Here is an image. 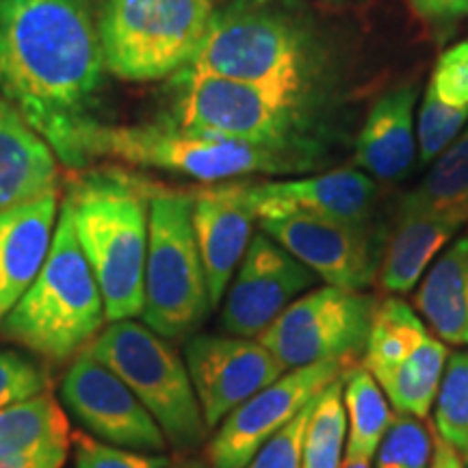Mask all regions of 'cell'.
I'll use <instances>...</instances> for the list:
<instances>
[{"instance_id":"cell-3","label":"cell","mask_w":468,"mask_h":468,"mask_svg":"<svg viewBox=\"0 0 468 468\" xmlns=\"http://www.w3.org/2000/svg\"><path fill=\"white\" fill-rule=\"evenodd\" d=\"M104 324L101 286L76 239L68 202H63L48 259L22 300L0 321V335L46 362H66L90 347Z\"/></svg>"},{"instance_id":"cell-27","label":"cell","mask_w":468,"mask_h":468,"mask_svg":"<svg viewBox=\"0 0 468 468\" xmlns=\"http://www.w3.org/2000/svg\"><path fill=\"white\" fill-rule=\"evenodd\" d=\"M343 403L349 420L347 460L373 462L395 414L384 390L365 367H345L343 371Z\"/></svg>"},{"instance_id":"cell-32","label":"cell","mask_w":468,"mask_h":468,"mask_svg":"<svg viewBox=\"0 0 468 468\" xmlns=\"http://www.w3.org/2000/svg\"><path fill=\"white\" fill-rule=\"evenodd\" d=\"M48 393V371L20 351H0V410Z\"/></svg>"},{"instance_id":"cell-26","label":"cell","mask_w":468,"mask_h":468,"mask_svg":"<svg viewBox=\"0 0 468 468\" xmlns=\"http://www.w3.org/2000/svg\"><path fill=\"white\" fill-rule=\"evenodd\" d=\"M72 430L61 403L48 393L0 410V455L68 452Z\"/></svg>"},{"instance_id":"cell-11","label":"cell","mask_w":468,"mask_h":468,"mask_svg":"<svg viewBox=\"0 0 468 468\" xmlns=\"http://www.w3.org/2000/svg\"><path fill=\"white\" fill-rule=\"evenodd\" d=\"M376 308L367 292L325 284L297 297L259 341L286 371L319 362L349 367L365 354Z\"/></svg>"},{"instance_id":"cell-6","label":"cell","mask_w":468,"mask_h":468,"mask_svg":"<svg viewBox=\"0 0 468 468\" xmlns=\"http://www.w3.org/2000/svg\"><path fill=\"white\" fill-rule=\"evenodd\" d=\"M215 14V0H107L98 22L104 68L133 83L183 72Z\"/></svg>"},{"instance_id":"cell-39","label":"cell","mask_w":468,"mask_h":468,"mask_svg":"<svg viewBox=\"0 0 468 468\" xmlns=\"http://www.w3.org/2000/svg\"><path fill=\"white\" fill-rule=\"evenodd\" d=\"M464 468H468V455H464Z\"/></svg>"},{"instance_id":"cell-38","label":"cell","mask_w":468,"mask_h":468,"mask_svg":"<svg viewBox=\"0 0 468 468\" xmlns=\"http://www.w3.org/2000/svg\"><path fill=\"white\" fill-rule=\"evenodd\" d=\"M167 468H197L193 464H167Z\"/></svg>"},{"instance_id":"cell-20","label":"cell","mask_w":468,"mask_h":468,"mask_svg":"<svg viewBox=\"0 0 468 468\" xmlns=\"http://www.w3.org/2000/svg\"><path fill=\"white\" fill-rule=\"evenodd\" d=\"M419 90L414 85L386 91L368 111L356 139V163L379 180H401L417 161L414 107Z\"/></svg>"},{"instance_id":"cell-21","label":"cell","mask_w":468,"mask_h":468,"mask_svg":"<svg viewBox=\"0 0 468 468\" xmlns=\"http://www.w3.org/2000/svg\"><path fill=\"white\" fill-rule=\"evenodd\" d=\"M57 154L17 111L0 98V210L57 191Z\"/></svg>"},{"instance_id":"cell-25","label":"cell","mask_w":468,"mask_h":468,"mask_svg":"<svg viewBox=\"0 0 468 468\" xmlns=\"http://www.w3.org/2000/svg\"><path fill=\"white\" fill-rule=\"evenodd\" d=\"M431 163L417 189L403 197L399 210L431 215L462 230L468 224V128Z\"/></svg>"},{"instance_id":"cell-9","label":"cell","mask_w":468,"mask_h":468,"mask_svg":"<svg viewBox=\"0 0 468 468\" xmlns=\"http://www.w3.org/2000/svg\"><path fill=\"white\" fill-rule=\"evenodd\" d=\"M180 85L176 111L180 128L267 148L302 150L295 134L306 124L303 93L191 72H183Z\"/></svg>"},{"instance_id":"cell-12","label":"cell","mask_w":468,"mask_h":468,"mask_svg":"<svg viewBox=\"0 0 468 468\" xmlns=\"http://www.w3.org/2000/svg\"><path fill=\"white\" fill-rule=\"evenodd\" d=\"M343 362H319L291 368L265 386L219 423L208 442L213 468H245L250 460L282 431L308 403H313L335 379L343 376Z\"/></svg>"},{"instance_id":"cell-22","label":"cell","mask_w":468,"mask_h":468,"mask_svg":"<svg viewBox=\"0 0 468 468\" xmlns=\"http://www.w3.org/2000/svg\"><path fill=\"white\" fill-rule=\"evenodd\" d=\"M420 163H431L468 122V39L438 57L417 117Z\"/></svg>"},{"instance_id":"cell-8","label":"cell","mask_w":468,"mask_h":468,"mask_svg":"<svg viewBox=\"0 0 468 468\" xmlns=\"http://www.w3.org/2000/svg\"><path fill=\"white\" fill-rule=\"evenodd\" d=\"M91 356L109 367L159 423L167 442L196 449L208 427L180 354L145 324L113 321L90 345Z\"/></svg>"},{"instance_id":"cell-34","label":"cell","mask_w":468,"mask_h":468,"mask_svg":"<svg viewBox=\"0 0 468 468\" xmlns=\"http://www.w3.org/2000/svg\"><path fill=\"white\" fill-rule=\"evenodd\" d=\"M412 5L431 22H455L468 16V0H412Z\"/></svg>"},{"instance_id":"cell-13","label":"cell","mask_w":468,"mask_h":468,"mask_svg":"<svg viewBox=\"0 0 468 468\" xmlns=\"http://www.w3.org/2000/svg\"><path fill=\"white\" fill-rule=\"evenodd\" d=\"M61 399L98 441L142 453H163L169 447L144 403L109 367L93 358L90 347L76 356L63 376Z\"/></svg>"},{"instance_id":"cell-16","label":"cell","mask_w":468,"mask_h":468,"mask_svg":"<svg viewBox=\"0 0 468 468\" xmlns=\"http://www.w3.org/2000/svg\"><path fill=\"white\" fill-rule=\"evenodd\" d=\"M261 230L330 286L365 291L379 273L382 254L367 224L289 215L261 219Z\"/></svg>"},{"instance_id":"cell-17","label":"cell","mask_w":468,"mask_h":468,"mask_svg":"<svg viewBox=\"0 0 468 468\" xmlns=\"http://www.w3.org/2000/svg\"><path fill=\"white\" fill-rule=\"evenodd\" d=\"M248 196L259 219L313 215L367 224L376 204L378 186L368 174L336 169L308 178L248 185Z\"/></svg>"},{"instance_id":"cell-10","label":"cell","mask_w":468,"mask_h":468,"mask_svg":"<svg viewBox=\"0 0 468 468\" xmlns=\"http://www.w3.org/2000/svg\"><path fill=\"white\" fill-rule=\"evenodd\" d=\"M449 351L423 317L403 302H378L362 367L371 373L397 414L425 419L434 406Z\"/></svg>"},{"instance_id":"cell-19","label":"cell","mask_w":468,"mask_h":468,"mask_svg":"<svg viewBox=\"0 0 468 468\" xmlns=\"http://www.w3.org/2000/svg\"><path fill=\"white\" fill-rule=\"evenodd\" d=\"M58 191L0 210V321L42 271L55 241Z\"/></svg>"},{"instance_id":"cell-4","label":"cell","mask_w":468,"mask_h":468,"mask_svg":"<svg viewBox=\"0 0 468 468\" xmlns=\"http://www.w3.org/2000/svg\"><path fill=\"white\" fill-rule=\"evenodd\" d=\"M85 156H113L133 165L183 174L202 183H221L248 174L306 172L314 165L308 150H282L165 126H104L85 137Z\"/></svg>"},{"instance_id":"cell-14","label":"cell","mask_w":468,"mask_h":468,"mask_svg":"<svg viewBox=\"0 0 468 468\" xmlns=\"http://www.w3.org/2000/svg\"><path fill=\"white\" fill-rule=\"evenodd\" d=\"M317 280L306 265L261 230L251 237L219 303L221 330L230 336L259 338Z\"/></svg>"},{"instance_id":"cell-35","label":"cell","mask_w":468,"mask_h":468,"mask_svg":"<svg viewBox=\"0 0 468 468\" xmlns=\"http://www.w3.org/2000/svg\"><path fill=\"white\" fill-rule=\"evenodd\" d=\"M68 452H44L31 455H0V468H63Z\"/></svg>"},{"instance_id":"cell-30","label":"cell","mask_w":468,"mask_h":468,"mask_svg":"<svg viewBox=\"0 0 468 468\" xmlns=\"http://www.w3.org/2000/svg\"><path fill=\"white\" fill-rule=\"evenodd\" d=\"M434 458V436L423 419L395 414L376 452L373 468H430Z\"/></svg>"},{"instance_id":"cell-31","label":"cell","mask_w":468,"mask_h":468,"mask_svg":"<svg viewBox=\"0 0 468 468\" xmlns=\"http://www.w3.org/2000/svg\"><path fill=\"white\" fill-rule=\"evenodd\" d=\"M76 468H167L169 458L163 453H142L102 442L85 431L72 434Z\"/></svg>"},{"instance_id":"cell-36","label":"cell","mask_w":468,"mask_h":468,"mask_svg":"<svg viewBox=\"0 0 468 468\" xmlns=\"http://www.w3.org/2000/svg\"><path fill=\"white\" fill-rule=\"evenodd\" d=\"M430 468H464L460 453L455 452L452 444H447L441 436H434V458H431Z\"/></svg>"},{"instance_id":"cell-5","label":"cell","mask_w":468,"mask_h":468,"mask_svg":"<svg viewBox=\"0 0 468 468\" xmlns=\"http://www.w3.org/2000/svg\"><path fill=\"white\" fill-rule=\"evenodd\" d=\"M213 310L207 273L193 232V196L156 191L150 197V237L142 319L178 343L200 330Z\"/></svg>"},{"instance_id":"cell-18","label":"cell","mask_w":468,"mask_h":468,"mask_svg":"<svg viewBox=\"0 0 468 468\" xmlns=\"http://www.w3.org/2000/svg\"><path fill=\"white\" fill-rule=\"evenodd\" d=\"M256 219L248 185H219L193 196V232L213 308L224 300L234 271L241 265Z\"/></svg>"},{"instance_id":"cell-28","label":"cell","mask_w":468,"mask_h":468,"mask_svg":"<svg viewBox=\"0 0 468 468\" xmlns=\"http://www.w3.org/2000/svg\"><path fill=\"white\" fill-rule=\"evenodd\" d=\"M347 441L343 379L338 378L313 401L303 434L302 468H341Z\"/></svg>"},{"instance_id":"cell-2","label":"cell","mask_w":468,"mask_h":468,"mask_svg":"<svg viewBox=\"0 0 468 468\" xmlns=\"http://www.w3.org/2000/svg\"><path fill=\"white\" fill-rule=\"evenodd\" d=\"M150 197L137 178L109 172L83 176L66 197L109 324L142 317Z\"/></svg>"},{"instance_id":"cell-29","label":"cell","mask_w":468,"mask_h":468,"mask_svg":"<svg viewBox=\"0 0 468 468\" xmlns=\"http://www.w3.org/2000/svg\"><path fill=\"white\" fill-rule=\"evenodd\" d=\"M434 406L438 436L468 455V349L449 354Z\"/></svg>"},{"instance_id":"cell-23","label":"cell","mask_w":468,"mask_h":468,"mask_svg":"<svg viewBox=\"0 0 468 468\" xmlns=\"http://www.w3.org/2000/svg\"><path fill=\"white\" fill-rule=\"evenodd\" d=\"M414 306L442 343L468 349V232L431 262L419 282Z\"/></svg>"},{"instance_id":"cell-7","label":"cell","mask_w":468,"mask_h":468,"mask_svg":"<svg viewBox=\"0 0 468 468\" xmlns=\"http://www.w3.org/2000/svg\"><path fill=\"white\" fill-rule=\"evenodd\" d=\"M183 72L306 96L313 50L284 16L237 5L215 14L200 50Z\"/></svg>"},{"instance_id":"cell-24","label":"cell","mask_w":468,"mask_h":468,"mask_svg":"<svg viewBox=\"0 0 468 468\" xmlns=\"http://www.w3.org/2000/svg\"><path fill=\"white\" fill-rule=\"evenodd\" d=\"M458 232L460 228L431 215L399 210L397 228L379 262L378 278L384 291L393 295L412 292Z\"/></svg>"},{"instance_id":"cell-1","label":"cell","mask_w":468,"mask_h":468,"mask_svg":"<svg viewBox=\"0 0 468 468\" xmlns=\"http://www.w3.org/2000/svg\"><path fill=\"white\" fill-rule=\"evenodd\" d=\"M102 69L87 0H0V91L69 167L87 163Z\"/></svg>"},{"instance_id":"cell-37","label":"cell","mask_w":468,"mask_h":468,"mask_svg":"<svg viewBox=\"0 0 468 468\" xmlns=\"http://www.w3.org/2000/svg\"><path fill=\"white\" fill-rule=\"evenodd\" d=\"M341 468H371V462H360V460H343Z\"/></svg>"},{"instance_id":"cell-15","label":"cell","mask_w":468,"mask_h":468,"mask_svg":"<svg viewBox=\"0 0 468 468\" xmlns=\"http://www.w3.org/2000/svg\"><path fill=\"white\" fill-rule=\"evenodd\" d=\"M185 365L208 430L219 427L232 410L286 373L259 338L230 335L186 338Z\"/></svg>"},{"instance_id":"cell-33","label":"cell","mask_w":468,"mask_h":468,"mask_svg":"<svg viewBox=\"0 0 468 468\" xmlns=\"http://www.w3.org/2000/svg\"><path fill=\"white\" fill-rule=\"evenodd\" d=\"M310 408L313 403H308L282 431H278L245 468H302L303 434H306Z\"/></svg>"}]
</instances>
